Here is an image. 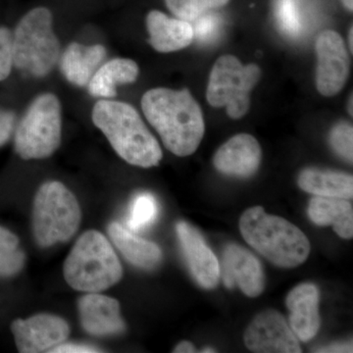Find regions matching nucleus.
<instances>
[{
  "mask_svg": "<svg viewBox=\"0 0 353 353\" xmlns=\"http://www.w3.org/2000/svg\"><path fill=\"white\" fill-rule=\"evenodd\" d=\"M141 108L169 152L181 157L196 152L205 125L201 108L189 90L153 88L143 95Z\"/></svg>",
  "mask_w": 353,
  "mask_h": 353,
  "instance_id": "obj_1",
  "label": "nucleus"
},
{
  "mask_svg": "<svg viewBox=\"0 0 353 353\" xmlns=\"http://www.w3.org/2000/svg\"><path fill=\"white\" fill-rule=\"evenodd\" d=\"M92 121L128 163L150 168L161 161L163 154L157 139L130 104L99 101L92 109Z\"/></svg>",
  "mask_w": 353,
  "mask_h": 353,
  "instance_id": "obj_2",
  "label": "nucleus"
},
{
  "mask_svg": "<svg viewBox=\"0 0 353 353\" xmlns=\"http://www.w3.org/2000/svg\"><path fill=\"white\" fill-rule=\"evenodd\" d=\"M240 230L248 245L281 268H294L308 259L311 248L305 234L290 221L268 214L261 206L246 209Z\"/></svg>",
  "mask_w": 353,
  "mask_h": 353,
  "instance_id": "obj_3",
  "label": "nucleus"
},
{
  "mask_svg": "<svg viewBox=\"0 0 353 353\" xmlns=\"http://www.w3.org/2000/svg\"><path fill=\"white\" fill-rule=\"evenodd\" d=\"M65 281L72 289L101 292L123 277V267L110 241L99 231L90 230L76 241L65 260Z\"/></svg>",
  "mask_w": 353,
  "mask_h": 353,
  "instance_id": "obj_4",
  "label": "nucleus"
},
{
  "mask_svg": "<svg viewBox=\"0 0 353 353\" xmlns=\"http://www.w3.org/2000/svg\"><path fill=\"white\" fill-rule=\"evenodd\" d=\"M60 57V43L53 31V17L46 7H36L18 23L13 34V64L30 75L50 74Z\"/></svg>",
  "mask_w": 353,
  "mask_h": 353,
  "instance_id": "obj_5",
  "label": "nucleus"
},
{
  "mask_svg": "<svg viewBox=\"0 0 353 353\" xmlns=\"http://www.w3.org/2000/svg\"><path fill=\"white\" fill-rule=\"evenodd\" d=\"M81 221L80 204L66 185L52 181L39 188L32 208V231L39 246L50 248L68 241Z\"/></svg>",
  "mask_w": 353,
  "mask_h": 353,
  "instance_id": "obj_6",
  "label": "nucleus"
},
{
  "mask_svg": "<svg viewBox=\"0 0 353 353\" xmlns=\"http://www.w3.org/2000/svg\"><path fill=\"white\" fill-rule=\"evenodd\" d=\"M61 105L52 94L37 97L20 121L15 134V150L26 160L43 159L61 143Z\"/></svg>",
  "mask_w": 353,
  "mask_h": 353,
  "instance_id": "obj_7",
  "label": "nucleus"
},
{
  "mask_svg": "<svg viewBox=\"0 0 353 353\" xmlns=\"http://www.w3.org/2000/svg\"><path fill=\"white\" fill-rule=\"evenodd\" d=\"M261 70L257 65H243L233 55L216 61L209 77L208 101L214 108H226L233 119H240L250 109V94L259 83Z\"/></svg>",
  "mask_w": 353,
  "mask_h": 353,
  "instance_id": "obj_8",
  "label": "nucleus"
},
{
  "mask_svg": "<svg viewBox=\"0 0 353 353\" xmlns=\"http://www.w3.org/2000/svg\"><path fill=\"white\" fill-rule=\"evenodd\" d=\"M246 347L256 353H301L299 339L284 316L274 309L262 311L245 333Z\"/></svg>",
  "mask_w": 353,
  "mask_h": 353,
  "instance_id": "obj_9",
  "label": "nucleus"
},
{
  "mask_svg": "<svg viewBox=\"0 0 353 353\" xmlns=\"http://www.w3.org/2000/svg\"><path fill=\"white\" fill-rule=\"evenodd\" d=\"M317 73L316 85L320 94L333 97L341 92L350 73V57L338 32H323L316 41Z\"/></svg>",
  "mask_w": 353,
  "mask_h": 353,
  "instance_id": "obj_10",
  "label": "nucleus"
},
{
  "mask_svg": "<svg viewBox=\"0 0 353 353\" xmlns=\"http://www.w3.org/2000/svg\"><path fill=\"white\" fill-rule=\"evenodd\" d=\"M18 350L22 353L50 352L68 339V323L57 315L38 314L11 324Z\"/></svg>",
  "mask_w": 353,
  "mask_h": 353,
  "instance_id": "obj_11",
  "label": "nucleus"
},
{
  "mask_svg": "<svg viewBox=\"0 0 353 353\" xmlns=\"http://www.w3.org/2000/svg\"><path fill=\"white\" fill-rule=\"evenodd\" d=\"M176 233L192 277L203 289H214L219 283L220 264L203 236L185 221L176 223Z\"/></svg>",
  "mask_w": 353,
  "mask_h": 353,
  "instance_id": "obj_12",
  "label": "nucleus"
},
{
  "mask_svg": "<svg viewBox=\"0 0 353 353\" xmlns=\"http://www.w3.org/2000/svg\"><path fill=\"white\" fill-rule=\"evenodd\" d=\"M220 277L228 289L238 285L245 296H259L265 285L264 272L259 259L238 245H229L223 252Z\"/></svg>",
  "mask_w": 353,
  "mask_h": 353,
  "instance_id": "obj_13",
  "label": "nucleus"
},
{
  "mask_svg": "<svg viewBox=\"0 0 353 353\" xmlns=\"http://www.w3.org/2000/svg\"><path fill=\"white\" fill-rule=\"evenodd\" d=\"M83 329L92 336H105L126 331L117 299L99 292H88L78 303Z\"/></svg>",
  "mask_w": 353,
  "mask_h": 353,
  "instance_id": "obj_14",
  "label": "nucleus"
},
{
  "mask_svg": "<svg viewBox=\"0 0 353 353\" xmlns=\"http://www.w3.org/2000/svg\"><path fill=\"white\" fill-rule=\"evenodd\" d=\"M262 150L257 139L248 134L233 137L215 153L213 163L220 173L248 178L259 170Z\"/></svg>",
  "mask_w": 353,
  "mask_h": 353,
  "instance_id": "obj_15",
  "label": "nucleus"
},
{
  "mask_svg": "<svg viewBox=\"0 0 353 353\" xmlns=\"http://www.w3.org/2000/svg\"><path fill=\"white\" fill-rule=\"evenodd\" d=\"M319 290L312 283L294 288L285 299L290 310V327L299 340L307 343L320 329Z\"/></svg>",
  "mask_w": 353,
  "mask_h": 353,
  "instance_id": "obj_16",
  "label": "nucleus"
},
{
  "mask_svg": "<svg viewBox=\"0 0 353 353\" xmlns=\"http://www.w3.org/2000/svg\"><path fill=\"white\" fill-rule=\"evenodd\" d=\"M150 43L159 52L168 53L187 48L194 38L192 23L171 18L163 12L152 10L146 17Z\"/></svg>",
  "mask_w": 353,
  "mask_h": 353,
  "instance_id": "obj_17",
  "label": "nucleus"
},
{
  "mask_svg": "<svg viewBox=\"0 0 353 353\" xmlns=\"http://www.w3.org/2000/svg\"><path fill=\"white\" fill-rule=\"evenodd\" d=\"M307 213L318 226H331L341 238H352L353 208L347 199L314 196L309 201Z\"/></svg>",
  "mask_w": 353,
  "mask_h": 353,
  "instance_id": "obj_18",
  "label": "nucleus"
},
{
  "mask_svg": "<svg viewBox=\"0 0 353 353\" xmlns=\"http://www.w3.org/2000/svg\"><path fill=\"white\" fill-rule=\"evenodd\" d=\"M105 57V48L101 44L85 46L73 43L64 51L60 69L70 83L85 87Z\"/></svg>",
  "mask_w": 353,
  "mask_h": 353,
  "instance_id": "obj_19",
  "label": "nucleus"
},
{
  "mask_svg": "<svg viewBox=\"0 0 353 353\" xmlns=\"http://www.w3.org/2000/svg\"><path fill=\"white\" fill-rule=\"evenodd\" d=\"M108 234L113 245L134 266L152 269L161 261L162 252L157 243L139 238L120 223H111Z\"/></svg>",
  "mask_w": 353,
  "mask_h": 353,
  "instance_id": "obj_20",
  "label": "nucleus"
},
{
  "mask_svg": "<svg viewBox=\"0 0 353 353\" xmlns=\"http://www.w3.org/2000/svg\"><path fill=\"white\" fill-rule=\"evenodd\" d=\"M139 67L136 62L125 58H115L95 71L88 85V92L95 97L111 99L117 94L119 85L136 82Z\"/></svg>",
  "mask_w": 353,
  "mask_h": 353,
  "instance_id": "obj_21",
  "label": "nucleus"
},
{
  "mask_svg": "<svg viewBox=\"0 0 353 353\" xmlns=\"http://www.w3.org/2000/svg\"><path fill=\"white\" fill-rule=\"evenodd\" d=\"M299 185L313 196L345 199L353 196L352 176L343 172L305 169L299 176Z\"/></svg>",
  "mask_w": 353,
  "mask_h": 353,
  "instance_id": "obj_22",
  "label": "nucleus"
},
{
  "mask_svg": "<svg viewBox=\"0 0 353 353\" xmlns=\"http://www.w3.org/2000/svg\"><path fill=\"white\" fill-rule=\"evenodd\" d=\"M25 259L18 236L6 228L0 227V276H15L24 268Z\"/></svg>",
  "mask_w": 353,
  "mask_h": 353,
  "instance_id": "obj_23",
  "label": "nucleus"
},
{
  "mask_svg": "<svg viewBox=\"0 0 353 353\" xmlns=\"http://www.w3.org/2000/svg\"><path fill=\"white\" fill-rule=\"evenodd\" d=\"M158 214L157 199L150 194H141L134 197L130 209L127 225L131 231H141L154 222Z\"/></svg>",
  "mask_w": 353,
  "mask_h": 353,
  "instance_id": "obj_24",
  "label": "nucleus"
},
{
  "mask_svg": "<svg viewBox=\"0 0 353 353\" xmlns=\"http://www.w3.org/2000/svg\"><path fill=\"white\" fill-rule=\"evenodd\" d=\"M230 0H165L167 7L179 19L192 22L203 14L226 6Z\"/></svg>",
  "mask_w": 353,
  "mask_h": 353,
  "instance_id": "obj_25",
  "label": "nucleus"
},
{
  "mask_svg": "<svg viewBox=\"0 0 353 353\" xmlns=\"http://www.w3.org/2000/svg\"><path fill=\"white\" fill-rule=\"evenodd\" d=\"M276 15L279 26L290 36H297L301 32V11L296 0H277Z\"/></svg>",
  "mask_w": 353,
  "mask_h": 353,
  "instance_id": "obj_26",
  "label": "nucleus"
},
{
  "mask_svg": "<svg viewBox=\"0 0 353 353\" xmlns=\"http://www.w3.org/2000/svg\"><path fill=\"white\" fill-rule=\"evenodd\" d=\"M330 141L334 152L345 158L347 161L352 162L353 158V130L352 125L347 123H340L332 130Z\"/></svg>",
  "mask_w": 353,
  "mask_h": 353,
  "instance_id": "obj_27",
  "label": "nucleus"
},
{
  "mask_svg": "<svg viewBox=\"0 0 353 353\" xmlns=\"http://www.w3.org/2000/svg\"><path fill=\"white\" fill-rule=\"evenodd\" d=\"M13 66V34L0 27V82L8 78Z\"/></svg>",
  "mask_w": 353,
  "mask_h": 353,
  "instance_id": "obj_28",
  "label": "nucleus"
},
{
  "mask_svg": "<svg viewBox=\"0 0 353 353\" xmlns=\"http://www.w3.org/2000/svg\"><path fill=\"white\" fill-rule=\"evenodd\" d=\"M192 22H196L194 26L192 25L194 36H196L197 39H201V41H208L214 37L215 32H217L218 27H219L218 18L208 13L203 14Z\"/></svg>",
  "mask_w": 353,
  "mask_h": 353,
  "instance_id": "obj_29",
  "label": "nucleus"
},
{
  "mask_svg": "<svg viewBox=\"0 0 353 353\" xmlns=\"http://www.w3.org/2000/svg\"><path fill=\"white\" fill-rule=\"evenodd\" d=\"M15 126V114L0 110V146L6 145L12 134Z\"/></svg>",
  "mask_w": 353,
  "mask_h": 353,
  "instance_id": "obj_30",
  "label": "nucleus"
},
{
  "mask_svg": "<svg viewBox=\"0 0 353 353\" xmlns=\"http://www.w3.org/2000/svg\"><path fill=\"white\" fill-rule=\"evenodd\" d=\"M50 352L55 353H94L101 352L99 348L90 347L85 345H76V343H64L57 345V347L50 350Z\"/></svg>",
  "mask_w": 353,
  "mask_h": 353,
  "instance_id": "obj_31",
  "label": "nucleus"
},
{
  "mask_svg": "<svg viewBox=\"0 0 353 353\" xmlns=\"http://www.w3.org/2000/svg\"><path fill=\"white\" fill-rule=\"evenodd\" d=\"M317 352H352V343H334L328 347L318 348Z\"/></svg>",
  "mask_w": 353,
  "mask_h": 353,
  "instance_id": "obj_32",
  "label": "nucleus"
},
{
  "mask_svg": "<svg viewBox=\"0 0 353 353\" xmlns=\"http://www.w3.org/2000/svg\"><path fill=\"white\" fill-rule=\"evenodd\" d=\"M196 347L192 345L190 341H182V343H179L178 345L175 347V350H173V352L176 353H192L196 352Z\"/></svg>",
  "mask_w": 353,
  "mask_h": 353,
  "instance_id": "obj_33",
  "label": "nucleus"
},
{
  "mask_svg": "<svg viewBox=\"0 0 353 353\" xmlns=\"http://www.w3.org/2000/svg\"><path fill=\"white\" fill-rule=\"evenodd\" d=\"M343 2L348 10L352 11L353 0H343Z\"/></svg>",
  "mask_w": 353,
  "mask_h": 353,
  "instance_id": "obj_34",
  "label": "nucleus"
},
{
  "mask_svg": "<svg viewBox=\"0 0 353 353\" xmlns=\"http://www.w3.org/2000/svg\"><path fill=\"white\" fill-rule=\"evenodd\" d=\"M352 36H353V32H352V28L350 29V34H348V43H350V51L352 52V48H353V41H352Z\"/></svg>",
  "mask_w": 353,
  "mask_h": 353,
  "instance_id": "obj_35",
  "label": "nucleus"
},
{
  "mask_svg": "<svg viewBox=\"0 0 353 353\" xmlns=\"http://www.w3.org/2000/svg\"><path fill=\"white\" fill-rule=\"evenodd\" d=\"M202 352H204V353H206V352H215V350H213V348L205 347V348H204V350H202Z\"/></svg>",
  "mask_w": 353,
  "mask_h": 353,
  "instance_id": "obj_36",
  "label": "nucleus"
}]
</instances>
